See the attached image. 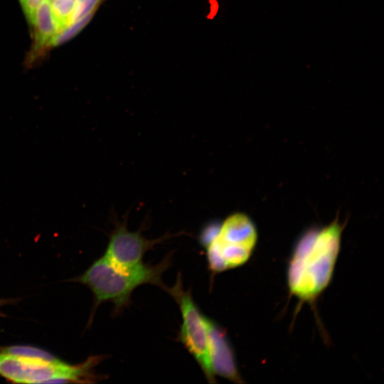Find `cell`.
Listing matches in <instances>:
<instances>
[{
    "label": "cell",
    "mask_w": 384,
    "mask_h": 384,
    "mask_svg": "<svg viewBox=\"0 0 384 384\" xmlns=\"http://www.w3.org/2000/svg\"><path fill=\"white\" fill-rule=\"evenodd\" d=\"M100 360L89 359L81 366H72L60 360L47 361L0 353V375L14 383H68L95 379L91 369Z\"/></svg>",
    "instance_id": "cell-3"
},
{
    "label": "cell",
    "mask_w": 384,
    "mask_h": 384,
    "mask_svg": "<svg viewBox=\"0 0 384 384\" xmlns=\"http://www.w3.org/2000/svg\"><path fill=\"white\" fill-rule=\"evenodd\" d=\"M45 0H20L26 19L31 25L36 10Z\"/></svg>",
    "instance_id": "cell-14"
},
{
    "label": "cell",
    "mask_w": 384,
    "mask_h": 384,
    "mask_svg": "<svg viewBox=\"0 0 384 384\" xmlns=\"http://www.w3.org/2000/svg\"><path fill=\"white\" fill-rule=\"evenodd\" d=\"M101 0H76L70 23L92 12H95Z\"/></svg>",
    "instance_id": "cell-12"
},
{
    "label": "cell",
    "mask_w": 384,
    "mask_h": 384,
    "mask_svg": "<svg viewBox=\"0 0 384 384\" xmlns=\"http://www.w3.org/2000/svg\"><path fill=\"white\" fill-rule=\"evenodd\" d=\"M75 1L50 0L51 9L58 32L70 24Z\"/></svg>",
    "instance_id": "cell-9"
},
{
    "label": "cell",
    "mask_w": 384,
    "mask_h": 384,
    "mask_svg": "<svg viewBox=\"0 0 384 384\" xmlns=\"http://www.w3.org/2000/svg\"><path fill=\"white\" fill-rule=\"evenodd\" d=\"M31 26L33 28V44L27 58L30 64L51 47L52 41L58 32L50 0H45L39 6Z\"/></svg>",
    "instance_id": "cell-8"
},
{
    "label": "cell",
    "mask_w": 384,
    "mask_h": 384,
    "mask_svg": "<svg viewBox=\"0 0 384 384\" xmlns=\"http://www.w3.org/2000/svg\"><path fill=\"white\" fill-rule=\"evenodd\" d=\"M342 226L336 220L311 228L299 238L287 270L290 292L302 301L315 299L329 284L339 252Z\"/></svg>",
    "instance_id": "cell-1"
},
{
    "label": "cell",
    "mask_w": 384,
    "mask_h": 384,
    "mask_svg": "<svg viewBox=\"0 0 384 384\" xmlns=\"http://www.w3.org/2000/svg\"><path fill=\"white\" fill-rule=\"evenodd\" d=\"M20 1V0H19Z\"/></svg>",
    "instance_id": "cell-16"
},
{
    "label": "cell",
    "mask_w": 384,
    "mask_h": 384,
    "mask_svg": "<svg viewBox=\"0 0 384 384\" xmlns=\"http://www.w3.org/2000/svg\"><path fill=\"white\" fill-rule=\"evenodd\" d=\"M95 12H92L78 21L70 23L68 26L58 32L51 43L52 46H56L65 43L80 33L90 21Z\"/></svg>",
    "instance_id": "cell-11"
},
{
    "label": "cell",
    "mask_w": 384,
    "mask_h": 384,
    "mask_svg": "<svg viewBox=\"0 0 384 384\" xmlns=\"http://www.w3.org/2000/svg\"><path fill=\"white\" fill-rule=\"evenodd\" d=\"M2 305V301L0 300V306Z\"/></svg>",
    "instance_id": "cell-15"
},
{
    "label": "cell",
    "mask_w": 384,
    "mask_h": 384,
    "mask_svg": "<svg viewBox=\"0 0 384 384\" xmlns=\"http://www.w3.org/2000/svg\"><path fill=\"white\" fill-rule=\"evenodd\" d=\"M171 255L155 265L142 263L127 268L114 265L103 255L79 279L92 292L95 304L111 302L118 313L128 306L132 294L139 286L151 284L164 289L161 277L171 264Z\"/></svg>",
    "instance_id": "cell-2"
},
{
    "label": "cell",
    "mask_w": 384,
    "mask_h": 384,
    "mask_svg": "<svg viewBox=\"0 0 384 384\" xmlns=\"http://www.w3.org/2000/svg\"><path fill=\"white\" fill-rule=\"evenodd\" d=\"M220 223H213L203 228L199 236L201 245L206 249L217 237Z\"/></svg>",
    "instance_id": "cell-13"
},
{
    "label": "cell",
    "mask_w": 384,
    "mask_h": 384,
    "mask_svg": "<svg viewBox=\"0 0 384 384\" xmlns=\"http://www.w3.org/2000/svg\"><path fill=\"white\" fill-rule=\"evenodd\" d=\"M257 240L252 220L245 214L230 215L222 223L210 243L218 250L227 269L244 265L250 257Z\"/></svg>",
    "instance_id": "cell-5"
},
{
    "label": "cell",
    "mask_w": 384,
    "mask_h": 384,
    "mask_svg": "<svg viewBox=\"0 0 384 384\" xmlns=\"http://www.w3.org/2000/svg\"><path fill=\"white\" fill-rule=\"evenodd\" d=\"M178 304L181 314L178 341L194 358L207 380L215 383L208 355V334L206 316L203 315L192 297L190 289L184 290L181 275L174 285L164 289Z\"/></svg>",
    "instance_id": "cell-4"
},
{
    "label": "cell",
    "mask_w": 384,
    "mask_h": 384,
    "mask_svg": "<svg viewBox=\"0 0 384 384\" xmlns=\"http://www.w3.org/2000/svg\"><path fill=\"white\" fill-rule=\"evenodd\" d=\"M1 352L18 356L41 359L47 361H55L58 360L44 350L28 346H12L6 347L2 348Z\"/></svg>",
    "instance_id": "cell-10"
},
{
    "label": "cell",
    "mask_w": 384,
    "mask_h": 384,
    "mask_svg": "<svg viewBox=\"0 0 384 384\" xmlns=\"http://www.w3.org/2000/svg\"><path fill=\"white\" fill-rule=\"evenodd\" d=\"M208 334V355L214 375H220L235 383L242 382L238 370L232 346L223 328L206 316Z\"/></svg>",
    "instance_id": "cell-7"
},
{
    "label": "cell",
    "mask_w": 384,
    "mask_h": 384,
    "mask_svg": "<svg viewBox=\"0 0 384 384\" xmlns=\"http://www.w3.org/2000/svg\"><path fill=\"white\" fill-rule=\"evenodd\" d=\"M167 238V236H163L149 240L141 231L129 230L126 222L117 223L111 233L104 256L118 267H134L143 263V257L147 251Z\"/></svg>",
    "instance_id": "cell-6"
}]
</instances>
